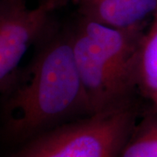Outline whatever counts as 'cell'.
<instances>
[{"label": "cell", "instance_id": "obj_1", "mask_svg": "<svg viewBox=\"0 0 157 157\" xmlns=\"http://www.w3.org/2000/svg\"><path fill=\"white\" fill-rule=\"evenodd\" d=\"M91 113L74 60L71 30L58 25L35 45L32 59L2 94L4 135L23 143Z\"/></svg>", "mask_w": 157, "mask_h": 157}, {"label": "cell", "instance_id": "obj_2", "mask_svg": "<svg viewBox=\"0 0 157 157\" xmlns=\"http://www.w3.org/2000/svg\"><path fill=\"white\" fill-rule=\"evenodd\" d=\"M70 30L74 60L92 113L135 99V59L146 31L109 28L80 16Z\"/></svg>", "mask_w": 157, "mask_h": 157}, {"label": "cell", "instance_id": "obj_3", "mask_svg": "<svg viewBox=\"0 0 157 157\" xmlns=\"http://www.w3.org/2000/svg\"><path fill=\"white\" fill-rule=\"evenodd\" d=\"M142 112L135 98L43 132L6 157H117Z\"/></svg>", "mask_w": 157, "mask_h": 157}, {"label": "cell", "instance_id": "obj_4", "mask_svg": "<svg viewBox=\"0 0 157 157\" xmlns=\"http://www.w3.org/2000/svg\"><path fill=\"white\" fill-rule=\"evenodd\" d=\"M42 5L34 9L25 0L0 1V91L1 95L13 84L20 62L32 45H36L56 27Z\"/></svg>", "mask_w": 157, "mask_h": 157}, {"label": "cell", "instance_id": "obj_5", "mask_svg": "<svg viewBox=\"0 0 157 157\" xmlns=\"http://www.w3.org/2000/svg\"><path fill=\"white\" fill-rule=\"evenodd\" d=\"M78 15L107 27L146 31L157 12V0H72Z\"/></svg>", "mask_w": 157, "mask_h": 157}, {"label": "cell", "instance_id": "obj_6", "mask_svg": "<svg viewBox=\"0 0 157 157\" xmlns=\"http://www.w3.org/2000/svg\"><path fill=\"white\" fill-rule=\"evenodd\" d=\"M134 77L137 94L157 111V12L140 39Z\"/></svg>", "mask_w": 157, "mask_h": 157}, {"label": "cell", "instance_id": "obj_7", "mask_svg": "<svg viewBox=\"0 0 157 157\" xmlns=\"http://www.w3.org/2000/svg\"><path fill=\"white\" fill-rule=\"evenodd\" d=\"M117 157H157V111L143 110Z\"/></svg>", "mask_w": 157, "mask_h": 157}, {"label": "cell", "instance_id": "obj_8", "mask_svg": "<svg viewBox=\"0 0 157 157\" xmlns=\"http://www.w3.org/2000/svg\"><path fill=\"white\" fill-rule=\"evenodd\" d=\"M71 1L72 0H43L40 5L44 6L47 11L52 12L58 8L66 6L68 2H71Z\"/></svg>", "mask_w": 157, "mask_h": 157}]
</instances>
